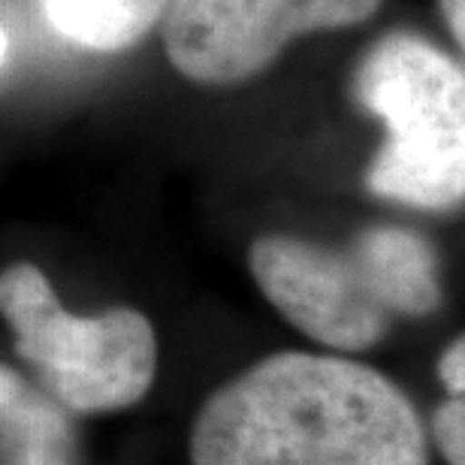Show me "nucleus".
Returning a JSON list of instances; mask_svg holds the SVG:
<instances>
[{
    "label": "nucleus",
    "instance_id": "obj_1",
    "mask_svg": "<svg viewBox=\"0 0 465 465\" xmlns=\"http://www.w3.org/2000/svg\"><path fill=\"white\" fill-rule=\"evenodd\" d=\"M191 465H426L423 426L362 362L284 351L206 399Z\"/></svg>",
    "mask_w": 465,
    "mask_h": 465
},
{
    "label": "nucleus",
    "instance_id": "obj_2",
    "mask_svg": "<svg viewBox=\"0 0 465 465\" xmlns=\"http://www.w3.org/2000/svg\"><path fill=\"white\" fill-rule=\"evenodd\" d=\"M353 94L387 124L369 188L414 209L465 200V73L414 34H390L362 58Z\"/></svg>",
    "mask_w": 465,
    "mask_h": 465
},
{
    "label": "nucleus",
    "instance_id": "obj_3",
    "mask_svg": "<svg viewBox=\"0 0 465 465\" xmlns=\"http://www.w3.org/2000/svg\"><path fill=\"white\" fill-rule=\"evenodd\" d=\"M0 309L15 332L18 357L40 371L49 396L70 411H118L152 387L157 339L145 314L134 309L70 314L49 278L31 263L4 269Z\"/></svg>",
    "mask_w": 465,
    "mask_h": 465
},
{
    "label": "nucleus",
    "instance_id": "obj_4",
    "mask_svg": "<svg viewBox=\"0 0 465 465\" xmlns=\"http://www.w3.org/2000/svg\"><path fill=\"white\" fill-rule=\"evenodd\" d=\"M381 0H173L166 58L200 85H236L272 64L293 36L360 25Z\"/></svg>",
    "mask_w": 465,
    "mask_h": 465
},
{
    "label": "nucleus",
    "instance_id": "obj_5",
    "mask_svg": "<svg viewBox=\"0 0 465 465\" xmlns=\"http://www.w3.org/2000/svg\"><path fill=\"white\" fill-rule=\"evenodd\" d=\"M248 266L266 300L321 345L369 348L393 318L353 248L327 251L293 236H260L248 251Z\"/></svg>",
    "mask_w": 465,
    "mask_h": 465
},
{
    "label": "nucleus",
    "instance_id": "obj_6",
    "mask_svg": "<svg viewBox=\"0 0 465 465\" xmlns=\"http://www.w3.org/2000/svg\"><path fill=\"white\" fill-rule=\"evenodd\" d=\"M353 254L390 314L423 318L439 309V266L432 248L417 232L402 227H371L353 242Z\"/></svg>",
    "mask_w": 465,
    "mask_h": 465
},
{
    "label": "nucleus",
    "instance_id": "obj_7",
    "mask_svg": "<svg viewBox=\"0 0 465 465\" xmlns=\"http://www.w3.org/2000/svg\"><path fill=\"white\" fill-rule=\"evenodd\" d=\"M52 396L34 390L4 366L0 371V426L4 465H73V430Z\"/></svg>",
    "mask_w": 465,
    "mask_h": 465
},
{
    "label": "nucleus",
    "instance_id": "obj_8",
    "mask_svg": "<svg viewBox=\"0 0 465 465\" xmlns=\"http://www.w3.org/2000/svg\"><path fill=\"white\" fill-rule=\"evenodd\" d=\"M64 40L91 52H121L139 43L173 9V0H40Z\"/></svg>",
    "mask_w": 465,
    "mask_h": 465
},
{
    "label": "nucleus",
    "instance_id": "obj_9",
    "mask_svg": "<svg viewBox=\"0 0 465 465\" xmlns=\"http://www.w3.org/2000/svg\"><path fill=\"white\" fill-rule=\"evenodd\" d=\"M435 444L448 465H465V396H450L432 417Z\"/></svg>",
    "mask_w": 465,
    "mask_h": 465
},
{
    "label": "nucleus",
    "instance_id": "obj_10",
    "mask_svg": "<svg viewBox=\"0 0 465 465\" xmlns=\"http://www.w3.org/2000/svg\"><path fill=\"white\" fill-rule=\"evenodd\" d=\"M439 378L453 396H465V336L444 348L439 360Z\"/></svg>",
    "mask_w": 465,
    "mask_h": 465
},
{
    "label": "nucleus",
    "instance_id": "obj_11",
    "mask_svg": "<svg viewBox=\"0 0 465 465\" xmlns=\"http://www.w3.org/2000/svg\"><path fill=\"white\" fill-rule=\"evenodd\" d=\"M441 13L448 18L450 34L457 36V43L465 49V0H441Z\"/></svg>",
    "mask_w": 465,
    "mask_h": 465
}]
</instances>
